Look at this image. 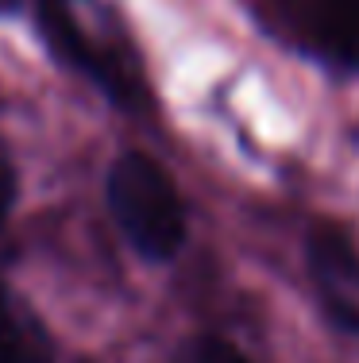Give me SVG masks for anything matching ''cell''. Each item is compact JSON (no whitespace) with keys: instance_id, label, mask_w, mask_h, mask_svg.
Masks as SVG:
<instances>
[{"instance_id":"6da1fadb","label":"cell","mask_w":359,"mask_h":363,"mask_svg":"<svg viewBox=\"0 0 359 363\" xmlns=\"http://www.w3.org/2000/svg\"><path fill=\"white\" fill-rule=\"evenodd\" d=\"M39 20L50 50L101 93L127 108L143 101L139 66L132 62L120 31L105 23V8L97 0H39Z\"/></svg>"},{"instance_id":"7a4b0ae2","label":"cell","mask_w":359,"mask_h":363,"mask_svg":"<svg viewBox=\"0 0 359 363\" xmlns=\"http://www.w3.org/2000/svg\"><path fill=\"white\" fill-rule=\"evenodd\" d=\"M108 209L124 240L151 263H166L186 244V205L170 174L143 151H124L108 167Z\"/></svg>"},{"instance_id":"3957f363","label":"cell","mask_w":359,"mask_h":363,"mask_svg":"<svg viewBox=\"0 0 359 363\" xmlns=\"http://www.w3.org/2000/svg\"><path fill=\"white\" fill-rule=\"evenodd\" d=\"M309 267L336 321L359 328V313H352V290H359V259L352 252V240L336 228H317L309 236Z\"/></svg>"},{"instance_id":"277c9868","label":"cell","mask_w":359,"mask_h":363,"mask_svg":"<svg viewBox=\"0 0 359 363\" xmlns=\"http://www.w3.org/2000/svg\"><path fill=\"white\" fill-rule=\"evenodd\" d=\"M0 363H55L39 317L0 286Z\"/></svg>"},{"instance_id":"5b68a950","label":"cell","mask_w":359,"mask_h":363,"mask_svg":"<svg viewBox=\"0 0 359 363\" xmlns=\"http://www.w3.org/2000/svg\"><path fill=\"white\" fill-rule=\"evenodd\" d=\"M317 31L332 55L359 62V0H321Z\"/></svg>"},{"instance_id":"8992f818","label":"cell","mask_w":359,"mask_h":363,"mask_svg":"<svg viewBox=\"0 0 359 363\" xmlns=\"http://www.w3.org/2000/svg\"><path fill=\"white\" fill-rule=\"evenodd\" d=\"M174 363H251L236 344L220 340V336H193L178 348Z\"/></svg>"},{"instance_id":"52a82bcc","label":"cell","mask_w":359,"mask_h":363,"mask_svg":"<svg viewBox=\"0 0 359 363\" xmlns=\"http://www.w3.org/2000/svg\"><path fill=\"white\" fill-rule=\"evenodd\" d=\"M16 162H12V155H8V147L4 140H0V228H4V220H8V213H12V205H16Z\"/></svg>"},{"instance_id":"ba28073f","label":"cell","mask_w":359,"mask_h":363,"mask_svg":"<svg viewBox=\"0 0 359 363\" xmlns=\"http://www.w3.org/2000/svg\"><path fill=\"white\" fill-rule=\"evenodd\" d=\"M16 4H20V0H0V16H4V12H12Z\"/></svg>"}]
</instances>
